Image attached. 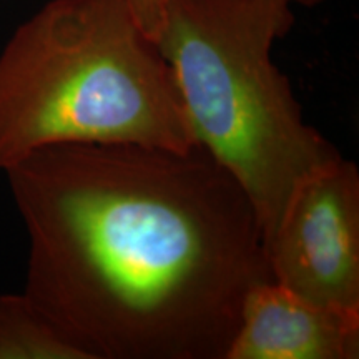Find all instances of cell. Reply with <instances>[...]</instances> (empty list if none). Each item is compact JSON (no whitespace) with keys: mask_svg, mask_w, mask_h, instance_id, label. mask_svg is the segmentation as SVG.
Instances as JSON below:
<instances>
[{"mask_svg":"<svg viewBox=\"0 0 359 359\" xmlns=\"http://www.w3.org/2000/svg\"><path fill=\"white\" fill-rule=\"evenodd\" d=\"M25 293L90 359H226L273 280L258 215L198 145H55L6 172Z\"/></svg>","mask_w":359,"mask_h":359,"instance_id":"1","label":"cell"},{"mask_svg":"<svg viewBox=\"0 0 359 359\" xmlns=\"http://www.w3.org/2000/svg\"><path fill=\"white\" fill-rule=\"evenodd\" d=\"M0 359L90 358L22 291L0 294Z\"/></svg>","mask_w":359,"mask_h":359,"instance_id":"6","label":"cell"},{"mask_svg":"<svg viewBox=\"0 0 359 359\" xmlns=\"http://www.w3.org/2000/svg\"><path fill=\"white\" fill-rule=\"evenodd\" d=\"M291 0H168L155 42L172 67L195 145L240 183L264 243L291 193L341 154L303 116L273 47Z\"/></svg>","mask_w":359,"mask_h":359,"instance_id":"3","label":"cell"},{"mask_svg":"<svg viewBox=\"0 0 359 359\" xmlns=\"http://www.w3.org/2000/svg\"><path fill=\"white\" fill-rule=\"evenodd\" d=\"M83 143L196 147L172 67L125 0H50L0 52V172Z\"/></svg>","mask_w":359,"mask_h":359,"instance_id":"2","label":"cell"},{"mask_svg":"<svg viewBox=\"0 0 359 359\" xmlns=\"http://www.w3.org/2000/svg\"><path fill=\"white\" fill-rule=\"evenodd\" d=\"M359 313L321 306L269 280L246 296L226 359H356Z\"/></svg>","mask_w":359,"mask_h":359,"instance_id":"5","label":"cell"},{"mask_svg":"<svg viewBox=\"0 0 359 359\" xmlns=\"http://www.w3.org/2000/svg\"><path fill=\"white\" fill-rule=\"evenodd\" d=\"M273 281L309 302L359 313V170L343 156L291 193L266 243Z\"/></svg>","mask_w":359,"mask_h":359,"instance_id":"4","label":"cell"},{"mask_svg":"<svg viewBox=\"0 0 359 359\" xmlns=\"http://www.w3.org/2000/svg\"><path fill=\"white\" fill-rule=\"evenodd\" d=\"M133 13L135 20L142 27V30L151 39H156L158 34L161 20H163L165 7H167L168 0H125ZM293 6H302L306 8H313L327 2V0H291Z\"/></svg>","mask_w":359,"mask_h":359,"instance_id":"7","label":"cell"}]
</instances>
